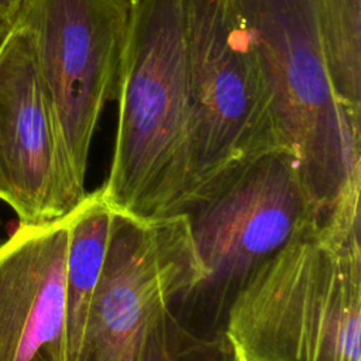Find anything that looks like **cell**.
<instances>
[{
  "mask_svg": "<svg viewBox=\"0 0 361 361\" xmlns=\"http://www.w3.org/2000/svg\"><path fill=\"white\" fill-rule=\"evenodd\" d=\"M238 361H361V245L314 227L290 240L231 303Z\"/></svg>",
  "mask_w": 361,
  "mask_h": 361,
  "instance_id": "cell-3",
  "label": "cell"
},
{
  "mask_svg": "<svg viewBox=\"0 0 361 361\" xmlns=\"http://www.w3.org/2000/svg\"><path fill=\"white\" fill-rule=\"evenodd\" d=\"M25 0H0V18L7 24H13Z\"/></svg>",
  "mask_w": 361,
  "mask_h": 361,
  "instance_id": "cell-13",
  "label": "cell"
},
{
  "mask_svg": "<svg viewBox=\"0 0 361 361\" xmlns=\"http://www.w3.org/2000/svg\"><path fill=\"white\" fill-rule=\"evenodd\" d=\"M63 149L37 68L32 41L16 20L0 48V200L20 224H45L86 197Z\"/></svg>",
  "mask_w": 361,
  "mask_h": 361,
  "instance_id": "cell-8",
  "label": "cell"
},
{
  "mask_svg": "<svg viewBox=\"0 0 361 361\" xmlns=\"http://www.w3.org/2000/svg\"><path fill=\"white\" fill-rule=\"evenodd\" d=\"M118 124L106 204L137 219L182 213L192 199L189 78L180 0L133 4L118 76Z\"/></svg>",
  "mask_w": 361,
  "mask_h": 361,
  "instance_id": "cell-2",
  "label": "cell"
},
{
  "mask_svg": "<svg viewBox=\"0 0 361 361\" xmlns=\"http://www.w3.org/2000/svg\"><path fill=\"white\" fill-rule=\"evenodd\" d=\"M10 24H7L6 21H3L1 18H0V48H1V45H3V42H4V39H6V37H7V34H8V30H10Z\"/></svg>",
  "mask_w": 361,
  "mask_h": 361,
  "instance_id": "cell-14",
  "label": "cell"
},
{
  "mask_svg": "<svg viewBox=\"0 0 361 361\" xmlns=\"http://www.w3.org/2000/svg\"><path fill=\"white\" fill-rule=\"evenodd\" d=\"M3 241H4V240H1V237H0V245L3 244Z\"/></svg>",
  "mask_w": 361,
  "mask_h": 361,
  "instance_id": "cell-16",
  "label": "cell"
},
{
  "mask_svg": "<svg viewBox=\"0 0 361 361\" xmlns=\"http://www.w3.org/2000/svg\"><path fill=\"white\" fill-rule=\"evenodd\" d=\"M202 276L188 216L114 213L76 361H135L152 320Z\"/></svg>",
  "mask_w": 361,
  "mask_h": 361,
  "instance_id": "cell-7",
  "label": "cell"
},
{
  "mask_svg": "<svg viewBox=\"0 0 361 361\" xmlns=\"http://www.w3.org/2000/svg\"><path fill=\"white\" fill-rule=\"evenodd\" d=\"M69 214L23 226L0 245V361H68Z\"/></svg>",
  "mask_w": 361,
  "mask_h": 361,
  "instance_id": "cell-9",
  "label": "cell"
},
{
  "mask_svg": "<svg viewBox=\"0 0 361 361\" xmlns=\"http://www.w3.org/2000/svg\"><path fill=\"white\" fill-rule=\"evenodd\" d=\"M131 7L130 0H25L16 18L30 32L63 149L82 182L99 117L117 99Z\"/></svg>",
  "mask_w": 361,
  "mask_h": 361,
  "instance_id": "cell-6",
  "label": "cell"
},
{
  "mask_svg": "<svg viewBox=\"0 0 361 361\" xmlns=\"http://www.w3.org/2000/svg\"><path fill=\"white\" fill-rule=\"evenodd\" d=\"M130 1H131V3H133V4H134V3H137V1H138V0H130Z\"/></svg>",
  "mask_w": 361,
  "mask_h": 361,
  "instance_id": "cell-15",
  "label": "cell"
},
{
  "mask_svg": "<svg viewBox=\"0 0 361 361\" xmlns=\"http://www.w3.org/2000/svg\"><path fill=\"white\" fill-rule=\"evenodd\" d=\"M135 361H238L224 333L206 337L190 331L171 307L161 312L140 341Z\"/></svg>",
  "mask_w": 361,
  "mask_h": 361,
  "instance_id": "cell-12",
  "label": "cell"
},
{
  "mask_svg": "<svg viewBox=\"0 0 361 361\" xmlns=\"http://www.w3.org/2000/svg\"><path fill=\"white\" fill-rule=\"evenodd\" d=\"M114 212L99 189L69 213V238L65 262L66 351L76 361L83 338L89 306L106 258Z\"/></svg>",
  "mask_w": 361,
  "mask_h": 361,
  "instance_id": "cell-10",
  "label": "cell"
},
{
  "mask_svg": "<svg viewBox=\"0 0 361 361\" xmlns=\"http://www.w3.org/2000/svg\"><path fill=\"white\" fill-rule=\"evenodd\" d=\"M180 4L189 78L190 204L238 162L283 148L272 94L234 0Z\"/></svg>",
  "mask_w": 361,
  "mask_h": 361,
  "instance_id": "cell-5",
  "label": "cell"
},
{
  "mask_svg": "<svg viewBox=\"0 0 361 361\" xmlns=\"http://www.w3.org/2000/svg\"><path fill=\"white\" fill-rule=\"evenodd\" d=\"M326 68L336 97L361 120V0H316Z\"/></svg>",
  "mask_w": 361,
  "mask_h": 361,
  "instance_id": "cell-11",
  "label": "cell"
},
{
  "mask_svg": "<svg viewBox=\"0 0 361 361\" xmlns=\"http://www.w3.org/2000/svg\"><path fill=\"white\" fill-rule=\"evenodd\" d=\"M200 281L171 307L193 333H224L228 309L285 244L319 227L293 157L252 155L219 176L185 210Z\"/></svg>",
  "mask_w": 361,
  "mask_h": 361,
  "instance_id": "cell-4",
  "label": "cell"
},
{
  "mask_svg": "<svg viewBox=\"0 0 361 361\" xmlns=\"http://www.w3.org/2000/svg\"><path fill=\"white\" fill-rule=\"evenodd\" d=\"M272 94L283 149L295 159L319 227L360 228L361 120L330 85L316 0H234Z\"/></svg>",
  "mask_w": 361,
  "mask_h": 361,
  "instance_id": "cell-1",
  "label": "cell"
}]
</instances>
